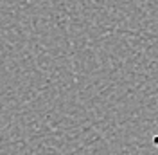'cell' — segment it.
<instances>
[{"mask_svg":"<svg viewBox=\"0 0 158 155\" xmlns=\"http://www.w3.org/2000/svg\"><path fill=\"white\" fill-rule=\"evenodd\" d=\"M153 144H155V146H158V135H155V137H153Z\"/></svg>","mask_w":158,"mask_h":155,"instance_id":"6da1fadb","label":"cell"}]
</instances>
